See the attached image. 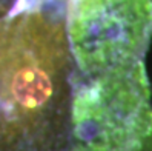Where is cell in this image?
Returning a JSON list of instances; mask_svg holds the SVG:
<instances>
[{
	"instance_id": "6da1fadb",
	"label": "cell",
	"mask_w": 152,
	"mask_h": 151,
	"mask_svg": "<svg viewBox=\"0 0 152 151\" xmlns=\"http://www.w3.org/2000/svg\"><path fill=\"white\" fill-rule=\"evenodd\" d=\"M65 6L0 0V151H68L74 63Z\"/></svg>"
},
{
	"instance_id": "3957f363",
	"label": "cell",
	"mask_w": 152,
	"mask_h": 151,
	"mask_svg": "<svg viewBox=\"0 0 152 151\" xmlns=\"http://www.w3.org/2000/svg\"><path fill=\"white\" fill-rule=\"evenodd\" d=\"M65 26L77 74L141 63L152 39V0H66Z\"/></svg>"
},
{
	"instance_id": "7a4b0ae2",
	"label": "cell",
	"mask_w": 152,
	"mask_h": 151,
	"mask_svg": "<svg viewBox=\"0 0 152 151\" xmlns=\"http://www.w3.org/2000/svg\"><path fill=\"white\" fill-rule=\"evenodd\" d=\"M68 151H152V99L145 62L72 76Z\"/></svg>"
},
{
	"instance_id": "277c9868",
	"label": "cell",
	"mask_w": 152,
	"mask_h": 151,
	"mask_svg": "<svg viewBox=\"0 0 152 151\" xmlns=\"http://www.w3.org/2000/svg\"><path fill=\"white\" fill-rule=\"evenodd\" d=\"M26 2L34 5H42V3H52V2H66V0H26Z\"/></svg>"
}]
</instances>
